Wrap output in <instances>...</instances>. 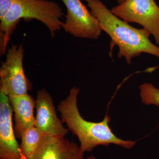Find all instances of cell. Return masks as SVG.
Wrapping results in <instances>:
<instances>
[{
  "instance_id": "6da1fadb",
  "label": "cell",
  "mask_w": 159,
  "mask_h": 159,
  "mask_svg": "<svg viewBox=\"0 0 159 159\" xmlns=\"http://www.w3.org/2000/svg\"><path fill=\"white\" fill-rule=\"evenodd\" d=\"M84 1L99 21L101 30L108 34L113 45L119 48L118 57H124L129 64L133 58L143 53L159 59V47L151 41L150 33L146 29H137L120 19L100 0Z\"/></svg>"
},
{
  "instance_id": "7a4b0ae2",
  "label": "cell",
  "mask_w": 159,
  "mask_h": 159,
  "mask_svg": "<svg viewBox=\"0 0 159 159\" xmlns=\"http://www.w3.org/2000/svg\"><path fill=\"white\" fill-rule=\"evenodd\" d=\"M79 89H71L68 97L57 106L61 121L66 123L73 134L78 138L80 147L83 152H90L99 145L108 146L114 144L126 149H130L136 142L124 140L116 136L109 126L111 118L106 115L102 121L89 122L84 119L77 107V96Z\"/></svg>"
},
{
  "instance_id": "3957f363",
  "label": "cell",
  "mask_w": 159,
  "mask_h": 159,
  "mask_svg": "<svg viewBox=\"0 0 159 159\" xmlns=\"http://www.w3.org/2000/svg\"><path fill=\"white\" fill-rule=\"evenodd\" d=\"M64 13L59 4L49 0H14L7 14L0 20L1 54L6 53L7 44L21 19L38 20L48 28L52 37L62 29Z\"/></svg>"
},
{
  "instance_id": "277c9868",
  "label": "cell",
  "mask_w": 159,
  "mask_h": 159,
  "mask_svg": "<svg viewBox=\"0 0 159 159\" xmlns=\"http://www.w3.org/2000/svg\"><path fill=\"white\" fill-rule=\"evenodd\" d=\"M22 44L12 45L8 49L6 60L0 68V91L7 97L22 96L28 94L31 88V82L24 71Z\"/></svg>"
},
{
  "instance_id": "5b68a950",
  "label": "cell",
  "mask_w": 159,
  "mask_h": 159,
  "mask_svg": "<svg viewBox=\"0 0 159 159\" xmlns=\"http://www.w3.org/2000/svg\"><path fill=\"white\" fill-rule=\"evenodd\" d=\"M111 11L126 22L143 26L159 44V6L155 0H126Z\"/></svg>"
},
{
  "instance_id": "8992f818",
  "label": "cell",
  "mask_w": 159,
  "mask_h": 159,
  "mask_svg": "<svg viewBox=\"0 0 159 159\" xmlns=\"http://www.w3.org/2000/svg\"><path fill=\"white\" fill-rule=\"evenodd\" d=\"M67 9L62 29L79 38L97 39L101 30L98 20L89 11L81 0H61Z\"/></svg>"
},
{
  "instance_id": "52a82bcc",
  "label": "cell",
  "mask_w": 159,
  "mask_h": 159,
  "mask_svg": "<svg viewBox=\"0 0 159 159\" xmlns=\"http://www.w3.org/2000/svg\"><path fill=\"white\" fill-rule=\"evenodd\" d=\"M12 112L8 97L0 91V159H26L16 141Z\"/></svg>"
},
{
  "instance_id": "ba28073f",
  "label": "cell",
  "mask_w": 159,
  "mask_h": 159,
  "mask_svg": "<svg viewBox=\"0 0 159 159\" xmlns=\"http://www.w3.org/2000/svg\"><path fill=\"white\" fill-rule=\"evenodd\" d=\"M35 102L34 126L46 135L65 137L69 129L63 126L62 121L57 117L53 99L48 92L44 89L39 91Z\"/></svg>"
},
{
  "instance_id": "9c48e42d",
  "label": "cell",
  "mask_w": 159,
  "mask_h": 159,
  "mask_svg": "<svg viewBox=\"0 0 159 159\" xmlns=\"http://www.w3.org/2000/svg\"><path fill=\"white\" fill-rule=\"evenodd\" d=\"M84 153L65 137L45 135L31 159H85Z\"/></svg>"
},
{
  "instance_id": "30bf717a",
  "label": "cell",
  "mask_w": 159,
  "mask_h": 159,
  "mask_svg": "<svg viewBox=\"0 0 159 159\" xmlns=\"http://www.w3.org/2000/svg\"><path fill=\"white\" fill-rule=\"evenodd\" d=\"M14 113V131L17 139H21L27 129L35 125L34 110L35 100L29 94L22 96L8 97Z\"/></svg>"
},
{
  "instance_id": "8fae6325",
  "label": "cell",
  "mask_w": 159,
  "mask_h": 159,
  "mask_svg": "<svg viewBox=\"0 0 159 159\" xmlns=\"http://www.w3.org/2000/svg\"><path fill=\"white\" fill-rule=\"evenodd\" d=\"M45 134L34 126L27 129L21 138L20 148L23 156L27 159H31Z\"/></svg>"
},
{
  "instance_id": "7c38bea8",
  "label": "cell",
  "mask_w": 159,
  "mask_h": 159,
  "mask_svg": "<svg viewBox=\"0 0 159 159\" xmlns=\"http://www.w3.org/2000/svg\"><path fill=\"white\" fill-rule=\"evenodd\" d=\"M140 97L142 102L147 105L159 107V89L148 83L140 86Z\"/></svg>"
},
{
  "instance_id": "4fadbf2b",
  "label": "cell",
  "mask_w": 159,
  "mask_h": 159,
  "mask_svg": "<svg viewBox=\"0 0 159 159\" xmlns=\"http://www.w3.org/2000/svg\"><path fill=\"white\" fill-rule=\"evenodd\" d=\"M14 0H0V20L7 14Z\"/></svg>"
},
{
  "instance_id": "5bb4252c",
  "label": "cell",
  "mask_w": 159,
  "mask_h": 159,
  "mask_svg": "<svg viewBox=\"0 0 159 159\" xmlns=\"http://www.w3.org/2000/svg\"><path fill=\"white\" fill-rule=\"evenodd\" d=\"M125 1H126V0H116L117 2L119 3V5H120V4H122V3L124 2Z\"/></svg>"
},
{
  "instance_id": "9a60e30c",
  "label": "cell",
  "mask_w": 159,
  "mask_h": 159,
  "mask_svg": "<svg viewBox=\"0 0 159 159\" xmlns=\"http://www.w3.org/2000/svg\"><path fill=\"white\" fill-rule=\"evenodd\" d=\"M97 159L95 157L93 156H91L88 157L86 159Z\"/></svg>"
},
{
  "instance_id": "2e32d148",
  "label": "cell",
  "mask_w": 159,
  "mask_h": 159,
  "mask_svg": "<svg viewBox=\"0 0 159 159\" xmlns=\"http://www.w3.org/2000/svg\"></svg>"
}]
</instances>
